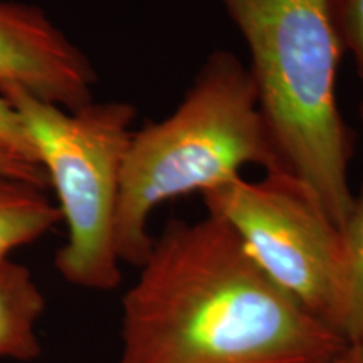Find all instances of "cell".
Instances as JSON below:
<instances>
[{
  "label": "cell",
  "instance_id": "obj_1",
  "mask_svg": "<svg viewBox=\"0 0 363 363\" xmlns=\"http://www.w3.org/2000/svg\"><path fill=\"white\" fill-rule=\"evenodd\" d=\"M121 299L116 363H315L340 331L262 272L220 217L172 219Z\"/></svg>",
  "mask_w": 363,
  "mask_h": 363
},
{
  "label": "cell",
  "instance_id": "obj_2",
  "mask_svg": "<svg viewBox=\"0 0 363 363\" xmlns=\"http://www.w3.org/2000/svg\"><path fill=\"white\" fill-rule=\"evenodd\" d=\"M246 165L288 170L251 71L234 52L217 49L177 110L131 135L116 212L120 261L140 267L147 259L155 239L150 217L158 206L220 187Z\"/></svg>",
  "mask_w": 363,
  "mask_h": 363
},
{
  "label": "cell",
  "instance_id": "obj_3",
  "mask_svg": "<svg viewBox=\"0 0 363 363\" xmlns=\"http://www.w3.org/2000/svg\"><path fill=\"white\" fill-rule=\"evenodd\" d=\"M251 52L261 110L286 167L343 230L355 195L353 138L338 106L345 52L333 0H220Z\"/></svg>",
  "mask_w": 363,
  "mask_h": 363
},
{
  "label": "cell",
  "instance_id": "obj_4",
  "mask_svg": "<svg viewBox=\"0 0 363 363\" xmlns=\"http://www.w3.org/2000/svg\"><path fill=\"white\" fill-rule=\"evenodd\" d=\"M0 98L19 120L56 192L66 242L54 267L72 286L113 291L121 283L116 212L135 106L93 99L78 110H65L21 88L0 89Z\"/></svg>",
  "mask_w": 363,
  "mask_h": 363
},
{
  "label": "cell",
  "instance_id": "obj_5",
  "mask_svg": "<svg viewBox=\"0 0 363 363\" xmlns=\"http://www.w3.org/2000/svg\"><path fill=\"white\" fill-rule=\"evenodd\" d=\"M251 259L299 306L342 333L347 301L343 230L306 182L289 170L242 177L202 194Z\"/></svg>",
  "mask_w": 363,
  "mask_h": 363
},
{
  "label": "cell",
  "instance_id": "obj_6",
  "mask_svg": "<svg viewBox=\"0 0 363 363\" xmlns=\"http://www.w3.org/2000/svg\"><path fill=\"white\" fill-rule=\"evenodd\" d=\"M98 74L44 9L0 0V89L21 88L45 103L78 110L93 101Z\"/></svg>",
  "mask_w": 363,
  "mask_h": 363
},
{
  "label": "cell",
  "instance_id": "obj_7",
  "mask_svg": "<svg viewBox=\"0 0 363 363\" xmlns=\"http://www.w3.org/2000/svg\"><path fill=\"white\" fill-rule=\"evenodd\" d=\"M44 311L45 296L29 267L13 259L0 261V360H38Z\"/></svg>",
  "mask_w": 363,
  "mask_h": 363
},
{
  "label": "cell",
  "instance_id": "obj_8",
  "mask_svg": "<svg viewBox=\"0 0 363 363\" xmlns=\"http://www.w3.org/2000/svg\"><path fill=\"white\" fill-rule=\"evenodd\" d=\"M44 189L0 172V261L61 224V212Z\"/></svg>",
  "mask_w": 363,
  "mask_h": 363
},
{
  "label": "cell",
  "instance_id": "obj_9",
  "mask_svg": "<svg viewBox=\"0 0 363 363\" xmlns=\"http://www.w3.org/2000/svg\"><path fill=\"white\" fill-rule=\"evenodd\" d=\"M347 251V301L342 335L348 343L363 347V187L355 195L352 214L343 227Z\"/></svg>",
  "mask_w": 363,
  "mask_h": 363
},
{
  "label": "cell",
  "instance_id": "obj_10",
  "mask_svg": "<svg viewBox=\"0 0 363 363\" xmlns=\"http://www.w3.org/2000/svg\"><path fill=\"white\" fill-rule=\"evenodd\" d=\"M333 12L345 51L352 54L363 81V0H333Z\"/></svg>",
  "mask_w": 363,
  "mask_h": 363
},
{
  "label": "cell",
  "instance_id": "obj_11",
  "mask_svg": "<svg viewBox=\"0 0 363 363\" xmlns=\"http://www.w3.org/2000/svg\"><path fill=\"white\" fill-rule=\"evenodd\" d=\"M0 145L11 150L16 155L22 157L24 160L39 165L38 160H35L34 150L30 147L19 120L2 98H0Z\"/></svg>",
  "mask_w": 363,
  "mask_h": 363
},
{
  "label": "cell",
  "instance_id": "obj_12",
  "mask_svg": "<svg viewBox=\"0 0 363 363\" xmlns=\"http://www.w3.org/2000/svg\"><path fill=\"white\" fill-rule=\"evenodd\" d=\"M0 172L12 177H19V179H24L27 182H33V184L40 185V187H45V184H48V177H45L39 165L24 160V158L16 155V153L2 147V145H0Z\"/></svg>",
  "mask_w": 363,
  "mask_h": 363
},
{
  "label": "cell",
  "instance_id": "obj_13",
  "mask_svg": "<svg viewBox=\"0 0 363 363\" xmlns=\"http://www.w3.org/2000/svg\"><path fill=\"white\" fill-rule=\"evenodd\" d=\"M315 363H363V347L347 343L342 350Z\"/></svg>",
  "mask_w": 363,
  "mask_h": 363
},
{
  "label": "cell",
  "instance_id": "obj_14",
  "mask_svg": "<svg viewBox=\"0 0 363 363\" xmlns=\"http://www.w3.org/2000/svg\"><path fill=\"white\" fill-rule=\"evenodd\" d=\"M360 115H362V121H363V103H362V108H360Z\"/></svg>",
  "mask_w": 363,
  "mask_h": 363
}]
</instances>
